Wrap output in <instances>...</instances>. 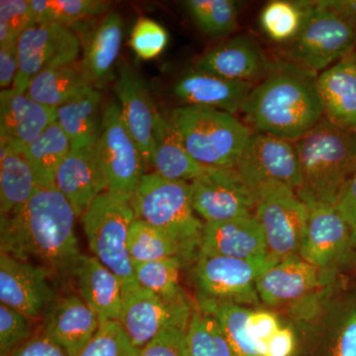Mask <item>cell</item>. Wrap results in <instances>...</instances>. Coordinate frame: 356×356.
Here are the masks:
<instances>
[{"label": "cell", "instance_id": "cell-1", "mask_svg": "<svg viewBox=\"0 0 356 356\" xmlns=\"http://www.w3.org/2000/svg\"><path fill=\"white\" fill-rule=\"evenodd\" d=\"M76 218L57 188L37 187L23 207L1 216V252L48 269L57 284L74 280L83 257L74 232Z\"/></svg>", "mask_w": 356, "mask_h": 356}, {"label": "cell", "instance_id": "cell-2", "mask_svg": "<svg viewBox=\"0 0 356 356\" xmlns=\"http://www.w3.org/2000/svg\"><path fill=\"white\" fill-rule=\"evenodd\" d=\"M317 76L293 62L271 63L243 103L245 122L255 132L298 140L324 118Z\"/></svg>", "mask_w": 356, "mask_h": 356}, {"label": "cell", "instance_id": "cell-3", "mask_svg": "<svg viewBox=\"0 0 356 356\" xmlns=\"http://www.w3.org/2000/svg\"><path fill=\"white\" fill-rule=\"evenodd\" d=\"M294 145L301 172L299 197L305 204L336 206L356 172V131L334 125L324 117Z\"/></svg>", "mask_w": 356, "mask_h": 356}, {"label": "cell", "instance_id": "cell-4", "mask_svg": "<svg viewBox=\"0 0 356 356\" xmlns=\"http://www.w3.org/2000/svg\"><path fill=\"white\" fill-rule=\"evenodd\" d=\"M299 341L310 356H356V291L341 281L287 309Z\"/></svg>", "mask_w": 356, "mask_h": 356}, {"label": "cell", "instance_id": "cell-5", "mask_svg": "<svg viewBox=\"0 0 356 356\" xmlns=\"http://www.w3.org/2000/svg\"><path fill=\"white\" fill-rule=\"evenodd\" d=\"M136 219L161 229L184 248L189 262L195 261L204 222L192 205L191 184L146 173L130 200Z\"/></svg>", "mask_w": 356, "mask_h": 356}, {"label": "cell", "instance_id": "cell-6", "mask_svg": "<svg viewBox=\"0 0 356 356\" xmlns=\"http://www.w3.org/2000/svg\"><path fill=\"white\" fill-rule=\"evenodd\" d=\"M170 119L192 158L206 168H235L252 134L235 115L206 107H178Z\"/></svg>", "mask_w": 356, "mask_h": 356}, {"label": "cell", "instance_id": "cell-7", "mask_svg": "<svg viewBox=\"0 0 356 356\" xmlns=\"http://www.w3.org/2000/svg\"><path fill=\"white\" fill-rule=\"evenodd\" d=\"M135 219L130 200L108 191L100 194L81 216L93 257L120 278L123 291L139 285L128 250L129 233Z\"/></svg>", "mask_w": 356, "mask_h": 356}, {"label": "cell", "instance_id": "cell-8", "mask_svg": "<svg viewBox=\"0 0 356 356\" xmlns=\"http://www.w3.org/2000/svg\"><path fill=\"white\" fill-rule=\"evenodd\" d=\"M355 50V26L317 1H307L303 25L290 49L293 63L318 74Z\"/></svg>", "mask_w": 356, "mask_h": 356}, {"label": "cell", "instance_id": "cell-9", "mask_svg": "<svg viewBox=\"0 0 356 356\" xmlns=\"http://www.w3.org/2000/svg\"><path fill=\"white\" fill-rule=\"evenodd\" d=\"M276 261L271 257L262 261H243L199 252L192 268L197 300L259 306L257 281Z\"/></svg>", "mask_w": 356, "mask_h": 356}, {"label": "cell", "instance_id": "cell-10", "mask_svg": "<svg viewBox=\"0 0 356 356\" xmlns=\"http://www.w3.org/2000/svg\"><path fill=\"white\" fill-rule=\"evenodd\" d=\"M254 216L261 222L269 255L281 261L300 254L305 236L308 207L294 189L264 185L255 191Z\"/></svg>", "mask_w": 356, "mask_h": 356}, {"label": "cell", "instance_id": "cell-11", "mask_svg": "<svg viewBox=\"0 0 356 356\" xmlns=\"http://www.w3.org/2000/svg\"><path fill=\"white\" fill-rule=\"evenodd\" d=\"M107 191L131 200L142 177L146 161L122 118L119 103L111 102L103 112V127L97 144Z\"/></svg>", "mask_w": 356, "mask_h": 356}, {"label": "cell", "instance_id": "cell-12", "mask_svg": "<svg viewBox=\"0 0 356 356\" xmlns=\"http://www.w3.org/2000/svg\"><path fill=\"white\" fill-rule=\"evenodd\" d=\"M189 184L192 205L204 222L254 215L257 195L235 168H207Z\"/></svg>", "mask_w": 356, "mask_h": 356}, {"label": "cell", "instance_id": "cell-13", "mask_svg": "<svg viewBox=\"0 0 356 356\" xmlns=\"http://www.w3.org/2000/svg\"><path fill=\"white\" fill-rule=\"evenodd\" d=\"M18 72L13 88L26 93L37 74L77 62L81 44L70 27L44 23L28 28L18 40Z\"/></svg>", "mask_w": 356, "mask_h": 356}, {"label": "cell", "instance_id": "cell-14", "mask_svg": "<svg viewBox=\"0 0 356 356\" xmlns=\"http://www.w3.org/2000/svg\"><path fill=\"white\" fill-rule=\"evenodd\" d=\"M250 188L285 185L298 192L301 172L294 142L270 134L252 132L235 166Z\"/></svg>", "mask_w": 356, "mask_h": 356}, {"label": "cell", "instance_id": "cell-15", "mask_svg": "<svg viewBox=\"0 0 356 356\" xmlns=\"http://www.w3.org/2000/svg\"><path fill=\"white\" fill-rule=\"evenodd\" d=\"M339 271L313 266L297 255L276 261L257 281L261 303L291 308L339 281Z\"/></svg>", "mask_w": 356, "mask_h": 356}, {"label": "cell", "instance_id": "cell-16", "mask_svg": "<svg viewBox=\"0 0 356 356\" xmlns=\"http://www.w3.org/2000/svg\"><path fill=\"white\" fill-rule=\"evenodd\" d=\"M193 309L187 303H170L146 288L124 290L123 306L118 322L134 346L140 350L161 332L187 330Z\"/></svg>", "mask_w": 356, "mask_h": 356}, {"label": "cell", "instance_id": "cell-17", "mask_svg": "<svg viewBox=\"0 0 356 356\" xmlns=\"http://www.w3.org/2000/svg\"><path fill=\"white\" fill-rule=\"evenodd\" d=\"M55 278L48 269L0 252V302L33 321L43 320L58 300Z\"/></svg>", "mask_w": 356, "mask_h": 356}, {"label": "cell", "instance_id": "cell-18", "mask_svg": "<svg viewBox=\"0 0 356 356\" xmlns=\"http://www.w3.org/2000/svg\"><path fill=\"white\" fill-rule=\"evenodd\" d=\"M306 205L308 221L299 257L320 268L339 271L355 250L348 224L334 205Z\"/></svg>", "mask_w": 356, "mask_h": 356}, {"label": "cell", "instance_id": "cell-19", "mask_svg": "<svg viewBox=\"0 0 356 356\" xmlns=\"http://www.w3.org/2000/svg\"><path fill=\"white\" fill-rule=\"evenodd\" d=\"M90 20L76 23L70 29L76 33L83 48L81 69L89 83L99 88L113 74L123 41V20L117 13H107L98 23Z\"/></svg>", "mask_w": 356, "mask_h": 356}, {"label": "cell", "instance_id": "cell-20", "mask_svg": "<svg viewBox=\"0 0 356 356\" xmlns=\"http://www.w3.org/2000/svg\"><path fill=\"white\" fill-rule=\"evenodd\" d=\"M97 144L70 147L56 177V188L67 199L77 217L83 216L90 204L107 191Z\"/></svg>", "mask_w": 356, "mask_h": 356}, {"label": "cell", "instance_id": "cell-21", "mask_svg": "<svg viewBox=\"0 0 356 356\" xmlns=\"http://www.w3.org/2000/svg\"><path fill=\"white\" fill-rule=\"evenodd\" d=\"M122 118L129 133L139 147L147 168L153 149L154 133L159 112L147 83L129 65H120L114 84Z\"/></svg>", "mask_w": 356, "mask_h": 356}, {"label": "cell", "instance_id": "cell-22", "mask_svg": "<svg viewBox=\"0 0 356 356\" xmlns=\"http://www.w3.org/2000/svg\"><path fill=\"white\" fill-rule=\"evenodd\" d=\"M199 252L243 261H262L270 257L264 229L254 215L229 221L204 222Z\"/></svg>", "mask_w": 356, "mask_h": 356}, {"label": "cell", "instance_id": "cell-23", "mask_svg": "<svg viewBox=\"0 0 356 356\" xmlns=\"http://www.w3.org/2000/svg\"><path fill=\"white\" fill-rule=\"evenodd\" d=\"M270 65L254 40L238 36L204 54L196 63V70L232 81L257 84L266 76Z\"/></svg>", "mask_w": 356, "mask_h": 356}, {"label": "cell", "instance_id": "cell-24", "mask_svg": "<svg viewBox=\"0 0 356 356\" xmlns=\"http://www.w3.org/2000/svg\"><path fill=\"white\" fill-rule=\"evenodd\" d=\"M254 83L232 81L194 70L179 77L173 95L189 106L206 107L236 115L242 111Z\"/></svg>", "mask_w": 356, "mask_h": 356}, {"label": "cell", "instance_id": "cell-25", "mask_svg": "<svg viewBox=\"0 0 356 356\" xmlns=\"http://www.w3.org/2000/svg\"><path fill=\"white\" fill-rule=\"evenodd\" d=\"M43 331L69 356H77L95 337L100 322L79 295H67L53 304L43 318Z\"/></svg>", "mask_w": 356, "mask_h": 356}, {"label": "cell", "instance_id": "cell-26", "mask_svg": "<svg viewBox=\"0 0 356 356\" xmlns=\"http://www.w3.org/2000/svg\"><path fill=\"white\" fill-rule=\"evenodd\" d=\"M57 121V109L33 100L13 88L0 92V139L23 147Z\"/></svg>", "mask_w": 356, "mask_h": 356}, {"label": "cell", "instance_id": "cell-27", "mask_svg": "<svg viewBox=\"0 0 356 356\" xmlns=\"http://www.w3.org/2000/svg\"><path fill=\"white\" fill-rule=\"evenodd\" d=\"M317 86L324 117L334 125L356 131V54L320 72Z\"/></svg>", "mask_w": 356, "mask_h": 356}, {"label": "cell", "instance_id": "cell-28", "mask_svg": "<svg viewBox=\"0 0 356 356\" xmlns=\"http://www.w3.org/2000/svg\"><path fill=\"white\" fill-rule=\"evenodd\" d=\"M74 280L79 296L95 311L100 324L119 321L123 306V284L113 271L93 255L83 254Z\"/></svg>", "mask_w": 356, "mask_h": 356}, {"label": "cell", "instance_id": "cell-29", "mask_svg": "<svg viewBox=\"0 0 356 356\" xmlns=\"http://www.w3.org/2000/svg\"><path fill=\"white\" fill-rule=\"evenodd\" d=\"M149 166L159 177L185 182H191L207 168L192 158L172 120L161 113L154 128Z\"/></svg>", "mask_w": 356, "mask_h": 356}, {"label": "cell", "instance_id": "cell-30", "mask_svg": "<svg viewBox=\"0 0 356 356\" xmlns=\"http://www.w3.org/2000/svg\"><path fill=\"white\" fill-rule=\"evenodd\" d=\"M102 93L92 86L81 89L57 108V122L72 146L98 143L103 127Z\"/></svg>", "mask_w": 356, "mask_h": 356}, {"label": "cell", "instance_id": "cell-31", "mask_svg": "<svg viewBox=\"0 0 356 356\" xmlns=\"http://www.w3.org/2000/svg\"><path fill=\"white\" fill-rule=\"evenodd\" d=\"M39 187L20 147L0 139V214L23 207Z\"/></svg>", "mask_w": 356, "mask_h": 356}, {"label": "cell", "instance_id": "cell-32", "mask_svg": "<svg viewBox=\"0 0 356 356\" xmlns=\"http://www.w3.org/2000/svg\"><path fill=\"white\" fill-rule=\"evenodd\" d=\"M70 140L58 122L51 124L36 140L20 149L42 188H56L58 168L70 151Z\"/></svg>", "mask_w": 356, "mask_h": 356}, {"label": "cell", "instance_id": "cell-33", "mask_svg": "<svg viewBox=\"0 0 356 356\" xmlns=\"http://www.w3.org/2000/svg\"><path fill=\"white\" fill-rule=\"evenodd\" d=\"M88 86L91 84L81 62H76L40 72L32 79L26 93L35 102L57 109Z\"/></svg>", "mask_w": 356, "mask_h": 356}, {"label": "cell", "instance_id": "cell-34", "mask_svg": "<svg viewBox=\"0 0 356 356\" xmlns=\"http://www.w3.org/2000/svg\"><path fill=\"white\" fill-rule=\"evenodd\" d=\"M197 307L217 321L238 356H261L248 337L247 322L252 309L228 301L197 300Z\"/></svg>", "mask_w": 356, "mask_h": 356}, {"label": "cell", "instance_id": "cell-35", "mask_svg": "<svg viewBox=\"0 0 356 356\" xmlns=\"http://www.w3.org/2000/svg\"><path fill=\"white\" fill-rule=\"evenodd\" d=\"M128 250L133 264L172 257L182 259L185 266L191 264L179 243L161 229L139 219H135L131 226Z\"/></svg>", "mask_w": 356, "mask_h": 356}, {"label": "cell", "instance_id": "cell-36", "mask_svg": "<svg viewBox=\"0 0 356 356\" xmlns=\"http://www.w3.org/2000/svg\"><path fill=\"white\" fill-rule=\"evenodd\" d=\"M134 273L140 286L146 288L170 303H187L188 299L181 286L179 275L186 266L178 257L134 264Z\"/></svg>", "mask_w": 356, "mask_h": 356}, {"label": "cell", "instance_id": "cell-37", "mask_svg": "<svg viewBox=\"0 0 356 356\" xmlns=\"http://www.w3.org/2000/svg\"><path fill=\"white\" fill-rule=\"evenodd\" d=\"M30 6L35 25L57 23L72 28L108 13L111 3L104 0H30Z\"/></svg>", "mask_w": 356, "mask_h": 356}, {"label": "cell", "instance_id": "cell-38", "mask_svg": "<svg viewBox=\"0 0 356 356\" xmlns=\"http://www.w3.org/2000/svg\"><path fill=\"white\" fill-rule=\"evenodd\" d=\"M189 356H238L212 316L194 307L186 332Z\"/></svg>", "mask_w": 356, "mask_h": 356}, {"label": "cell", "instance_id": "cell-39", "mask_svg": "<svg viewBox=\"0 0 356 356\" xmlns=\"http://www.w3.org/2000/svg\"><path fill=\"white\" fill-rule=\"evenodd\" d=\"M185 9L201 31L220 37L235 31L238 21V6L234 0H187Z\"/></svg>", "mask_w": 356, "mask_h": 356}, {"label": "cell", "instance_id": "cell-40", "mask_svg": "<svg viewBox=\"0 0 356 356\" xmlns=\"http://www.w3.org/2000/svg\"><path fill=\"white\" fill-rule=\"evenodd\" d=\"M307 1L273 0L264 7L261 25L267 36L275 42L294 40L301 30Z\"/></svg>", "mask_w": 356, "mask_h": 356}, {"label": "cell", "instance_id": "cell-41", "mask_svg": "<svg viewBox=\"0 0 356 356\" xmlns=\"http://www.w3.org/2000/svg\"><path fill=\"white\" fill-rule=\"evenodd\" d=\"M77 356H139V350L118 321H108L100 324L95 337Z\"/></svg>", "mask_w": 356, "mask_h": 356}, {"label": "cell", "instance_id": "cell-42", "mask_svg": "<svg viewBox=\"0 0 356 356\" xmlns=\"http://www.w3.org/2000/svg\"><path fill=\"white\" fill-rule=\"evenodd\" d=\"M34 323L19 311L0 304V355L7 356L34 336Z\"/></svg>", "mask_w": 356, "mask_h": 356}, {"label": "cell", "instance_id": "cell-43", "mask_svg": "<svg viewBox=\"0 0 356 356\" xmlns=\"http://www.w3.org/2000/svg\"><path fill=\"white\" fill-rule=\"evenodd\" d=\"M34 25L30 0L0 1V47L17 43L23 33Z\"/></svg>", "mask_w": 356, "mask_h": 356}, {"label": "cell", "instance_id": "cell-44", "mask_svg": "<svg viewBox=\"0 0 356 356\" xmlns=\"http://www.w3.org/2000/svg\"><path fill=\"white\" fill-rule=\"evenodd\" d=\"M168 44V33L159 23L149 18H140L134 25L130 46L143 60L158 58Z\"/></svg>", "mask_w": 356, "mask_h": 356}, {"label": "cell", "instance_id": "cell-45", "mask_svg": "<svg viewBox=\"0 0 356 356\" xmlns=\"http://www.w3.org/2000/svg\"><path fill=\"white\" fill-rule=\"evenodd\" d=\"M277 314L264 309H252L248 315L247 331L252 343L257 346L261 356L264 355L266 343L282 327Z\"/></svg>", "mask_w": 356, "mask_h": 356}, {"label": "cell", "instance_id": "cell-46", "mask_svg": "<svg viewBox=\"0 0 356 356\" xmlns=\"http://www.w3.org/2000/svg\"><path fill=\"white\" fill-rule=\"evenodd\" d=\"M186 332L172 329L161 332L139 350V356H189Z\"/></svg>", "mask_w": 356, "mask_h": 356}, {"label": "cell", "instance_id": "cell-47", "mask_svg": "<svg viewBox=\"0 0 356 356\" xmlns=\"http://www.w3.org/2000/svg\"><path fill=\"white\" fill-rule=\"evenodd\" d=\"M336 208L350 229L351 243L356 250V172L344 185Z\"/></svg>", "mask_w": 356, "mask_h": 356}, {"label": "cell", "instance_id": "cell-48", "mask_svg": "<svg viewBox=\"0 0 356 356\" xmlns=\"http://www.w3.org/2000/svg\"><path fill=\"white\" fill-rule=\"evenodd\" d=\"M298 346L297 332L291 325L283 324L266 343L264 356H294Z\"/></svg>", "mask_w": 356, "mask_h": 356}, {"label": "cell", "instance_id": "cell-49", "mask_svg": "<svg viewBox=\"0 0 356 356\" xmlns=\"http://www.w3.org/2000/svg\"><path fill=\"white\" fill-rule=\"evenodd\" d=\"M7 356H69L58 343L51 341L43 331L34 334L17 350Z\"/></svg>", "mask_w": 356, "mask_h": 356}, {"label": "cell", "instance_id": "cell-50", "mask_svg": "<svg viewBox=\"0 0 356 356\" xmlns=\"http://www.w3.org/2000/svg\"><path fill=\"white\" fill-rule=\"evenodd\" d=\"M17 43L0 47V86H1V90L13 88L14 81H15L18 72Z\"/></svg>", "mask_w": 356, "mask_h": 356}, {"label": "cell", "instance_id": "cell-51", "mask_svg": "<svg viewBox=\"0 0 356 356\" xmlns=\"http://www.w3.org/2000/svg\"><path fill=\"white\" fill-rule=\"evenodd\" d=\"M317 2L320 6L339 14L356 28V0H322Z\"/></svg>", "mask_w": 356, "mask_h": 356}, {"label": "cell", "instance_id": "cell-52", "mask_svg": "<svg viewBox=\"0 0 356 356\" xmlns=\"http://www.w3.org/2000/svg\"><path fill=\"white\" fill-rule=\"evenodd\" d=\"M355 54H356V50H355Z\"/></svg>", "mask_w": 356, "mask_h": 356}]
</instances>
